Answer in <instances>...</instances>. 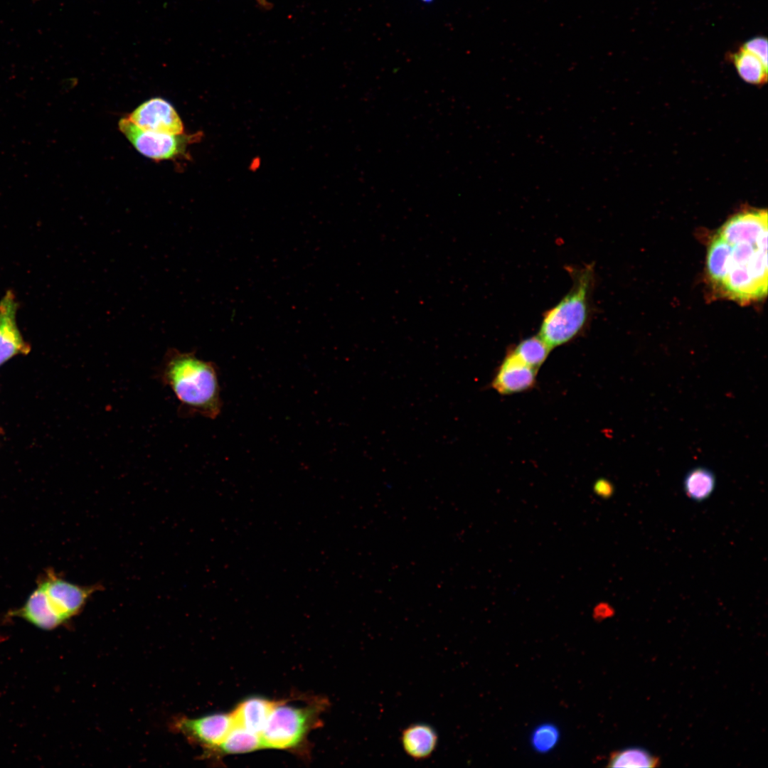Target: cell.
<instances>
[{"label":"cell","instance_id":"obj_16","mask_svg":"<svg viewBox=\"0 0 768 768\" xmlns=\"http://www.w3.org/2000/svg\"><path fill=\"white\" fill-rule=\"evenodd\" d=\"M715 486V477L708 468L698 466L690 469L684 477L683 488L686 495L692 500L702 501L707 499Z\"/></svg>","mask_w":768,"mask_h":768},{"label":"cell","instance_id":"obj_23","mask_svg":"<svg viewBox=\"0 0 768 768\" xmlns=\"http://www.w3.org/2000/svg\"><path fill=\"white\" fill-rule=\"evenodd\" d=\"M424 4H432L434 0H420Z\"/></svg>","mask_w":768,"mask_h":768},{"label":"cell","instance_id":"obj_11","mask_svg":"<svg viewBox=\"0 0 768 768\" xmlns=\"http://www.w3.org/2000/svg\"><path fill=\"white\" fill-rule=\"evenodd\" d=\"M276 701L260 696L243 700L231 712L234 725L260 735Z\"/></svg>","mask_w":768,"mask_h":768},{"label":"cell","instance_id":"obj_12","mask_svg":"<svg viewBox=\"0 0 768 768\" xmlns=\"http://www.w3.org/2000/svg\"><path fill=\"white\" fill-rule=\"evenodd\" d=\"M438 735L435 730L425 723L412 724L406 727L401 735L404 751L415 760L428 758L435 750Z\"/></svg>","mask_w":768,"mask_h":768},{"label":"cell","instance_id":"obj_15","mask_svg":"<svg viewBox=\"0 0 768 768\" xmlns=\"http://www.w3.org/2000/svg\"><path fill=\"white\" fill-rule=\"evenodd\" d=\"M734 66L745 82L761 85L767 80V66L754 54L744 49L742 46L729 56Z\"/></svg>","mask_w":768,"mask_h":768},{"label":"cell","instance_id":"obj_3","mask_svg":"<svg viewBox=\"0 0 768 768\" xmlns=\"http://www.w3.org/2000/svg\"><path fill=\"white\" fill-rule=\"evenodd\" d=\"M329 705L320 696H304L302 705L291 699L277 700L260 733L262 748L305 754L309 734L322 724L321 715Z\"/></svg>","mask_w":768,"mask_h":768},{"label":"cell","instance_id":"obj_10","mask_svg":"<svg viewBox=\"0 0 768 768\" xmlns=\"http://www.w3.org/2000/svg\"><path fill=\"white\" fill-rule=\"evenodd\" d=\"M537 370L526 364L511 350L496 371L491 387L502 395L526 391L533 387Z\"/></svg>","mask_w":768,"mask_h":768},{"label":"cell","instance_id":"obj_13","mask_svg":"<svg viewBox=\"0 0 768 768\" xmlns=\"http://www.w3.org/2000/svg\"><path fill=\"white\" fill-rule=\"evenodd\" d=\"M13 614L44 630L53 629L63 624L51 609L46 594L40 586L29 596L25 604Z\"/></svg>","mask_w":768,"mask_h":768},{"label":"cell","instance_id":"obj_7","mask_svg":"<svg viewBox=\"0 0 768 768\" xmlns=\"http://www.w3.org/2000/svg\"><path fill=\"white\" fill-rule=\"evenodd\" d=\"M40 587L62 623L78 614L90 595L98 589L97 585L81 587L51 574Z\"/></svg>","mask_w":768,"mask_h":768},{"label":"cell","instance_id":"obj_5","mask_svg":"<svg viewBox=\"0 0 768 768\" xmlns=\"http://www.w3.org/2000/svg\"><path fill=\"white\" fill-rule=\"evenodd\" d=\"M119 129L135 149L154 161L188 157V147L202 137L196 134H169L143 129L127 117L119 121Z\"/></svg>","mask_w":768,"mask_h":768},{"label":"cell","instance_id":"obj_6","mask_svg":"<svg viewBox=\"0 0 768 768\" xmlns=\"http://www.w3.org/2000/svg\"><path fill=\"white\" fill-rule=\"evenodd\" d=\"M234 726L230 713H218L197 718H177L172 727L188 740L203 749L204 755L210 758Z\"/></svg>","mask_w":768,"mask_h":768},{"label":"cell","instance_id":"obj_9","mask_svg":"<svg viewBox=\"0 0 768 768\" xmlns=\"http://www.w3.org/2000/svg\"><path fill=\"white\" fill-rule=\"evenodd\" d=\"M18 303L9 289L0 300V366L18 354H27L30 346L23 339L16 322Z\"/></svg>","mask_w":768,"mask_h":768},{"label":"cell","instance_id":"obj_1","mask_svg":"<svg viewBox=\"0 0 768 768\" xmlns=\"http://www.w3.org/2000/svg\"><path fill=\"white\" fill-rule=\"evenodd\" d=\"M767 211L747 210L730 218L709 245L706 272L713 289L742 304L767 294Z\"/></svg>","mask_w":768,"mask_h":768},{"label":"cell","instance_id":"obj_20","mask_svg":"<svg viewBox=\"0 0 768 768\" xmlns=\"http://www.w3.org/2000/svg\"><path fill=\"white\" fill-rule=\"evenodd\" d=\"M742 47L759 58L767 66V40L763 36H756L746 41Z\"/></svg>","mask_w":768,"mask_h":768},{"label":"cell","instance_id":"obj_19","mask_svg":"<svg viewBox=\"0 0 768 768\" xmlns=\"http://www.w3.org/2000/svg\"><path fill=\"white\" fill-rule=\"evenodd\" d=\"M558 732L555 727L551 725H543L536 728L532 736V743L535 749L539 752H546L551 750L557 743Z\"/></svg>","mask_w":768,"mask_h":768},{"label":"cell","instance_id":"obj_22","mask_svg":"<svg viewBox=\"0 0 768 768\" xmlns=\"http://www.w3.org/2000/svg\"><path fill=\"white\" fill-rule=\"evenodd\" d=\"M259 5L265 9H270L272 7V4L268 2L267 0H256Z\"/></svg>","mask_w":768,"mask_h":768},{"label":"cell","instance_id":"obj_24","mask_svg":"<svg viewBox=\"0 0 768 768\" xmlns=\"http://www.w3.org/2000/svg\"><path fill=\"white\" fill-rule=\"evenodd\" d=\"M33 1H38V0H33Z\"/></svg>","mask_w":768,"mask_h":768},{"label":"cell","instance_id":"obj_17","mask_svg":"<svg viewBox=\"0 0 768 768\" xmlns=\"http://www.w3.org/2000/svg\"><path fill=\"white\" fill-rule=\"evenodd\" d=\"M658 759L641 747H628L617 751L611 755L608 766L610 767H655L658 766Z\"/></svg>","mask_w":768,"mask_h":768},{"label":"cell","instance_id":"obj_14","mask_svg":"<svg viewBox=\"0 0 768 768\" xmlns=\"http://www.w3.org/2000/svg\"><path fill=\"white\" fill-rule=\"evenodd\" d=\"M262 748L260 735L234 725L210 757L254 752Z\"/></svg>","mask_w":768,"mask_h":768},{"label":"cell","instance_id":"obj_18","mask_svg":"<svg viewBox=\"0 0 768 768\" xmlns=\"http://www.w3.org/2000/svg\"><path fill=\"white\" fill-rule=\"evenodd\" d=\"M511 350L526 364L538 370L546 360L551 348L538 335L522 340Z\"/></svg>","mask_w":768,"mask_h":768},{"label":"cell","instance_id":"obj_8","mask_svg":"<svg viewBox=\"0 0 768 768\" xmlns=\"http://www.w3.org/2000/svg\"><path fill=\"white\" fill-rule=\"evenodd\" d=\"M127 118L143 129L169 134L184 133L183 122L175 108L161 97L140 104Z\"/></svg>","mask_w":768,"mask_h":768},{"label":"cell","instance_id":"obj_4","mask_svg":"<svg viewBox=\"0 0 768 768\" xmlns=\"http://www.w3.org/2000/svg\"><path fill=\"white\" fill-rule=\"evenodd\" d=\"M572 286L559 302L545 313L538 336L552 349L575 338L585 328L590 314L594 284L592 265L572 268Z\"/></svg>","mask_w":768,"mask_h":768},{"label":"cell","instance_id":"obj_2","mask_svg":"<svg viewBox=\"0 0 768 768\" xmlns=\"http://www.w3.org/2000/svg\"><path fill=\"white\" fill-rule=\"evenodd\" d=\"M160 381L169 387L183 412L215 419L222 407L220 385L214 363L194 352L169 348L159 368Z\"/></svg>","mask_w":768,"mask_h":768},{"label":"cell","instance_id":"obj_21","mask_svg":"<svg viewBox=\"0 0 768 768\" xmlns=\"http://www.w3.org/2000/svg\"><path fill=\"white\" fill-rule=\"evenodd\" d=\"M596 490L598 494H602L603 496H608L612 492V487L608 482L602 481L597 483Z\"/></svg>","mask_w":768,"mask_h":768}]
</instances>
